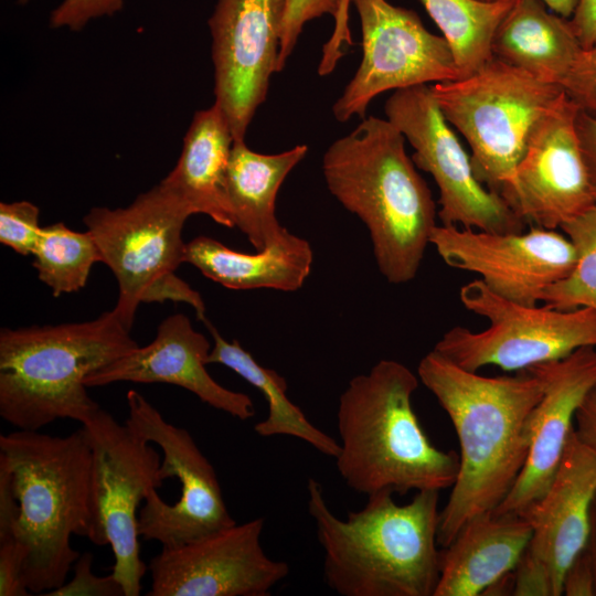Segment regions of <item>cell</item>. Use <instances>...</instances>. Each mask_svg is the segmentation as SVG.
Here are the masks:
<instances>
[{"label":"cell","instance_id":"27","mask_svg":"<svg viewBox=\"0 0 596 596\" xmlns=\"http://www.w3.org/2000/svg\"><path fill=\"white\" fill-rule=\"evenodd\" d=\"M448 42L461 77L493 56L494 32L514 0H421Z\"/></svg>","mask_w":596,"mask_h":596},{"label":"cell","instance_id":"41","mask_svg":"<svg viewBox=\"0 0 596 596\" xmlns=\"http://www.w3.org/2000/svg\"><path fill=\"white\" fill-rule=\"evenodd\" d=\"M570 21L583 49L596 45V0H578Z\"/></svg>","mask_w":596,"mask_h":596},{"label":"cell","instance_id":"10","mask_svg":"<svg viewBox=\"0 0 596 596\" xmlns=\"http://www.w3.org/2000/svg\"><path fill=\"white\" fill-rule=\"evenodd\" d=\"M82 426L93 454L89 541L110 545L111 574L125 596H138L147 566L140 557L137 510L151 489L162 486V459L128 424L118 423L102 407Z\"/></svg>","mask_w":596,"mask_h":596},{"label":"cell","instance_id":"35","mask_svg":"<svg viewBox=\"0 0 596 596\" xmlns=\"http://www.w3.org/2000/svg\"><path fill=\"white\" fill-rule=\"evenodd\" d=\"M513 578L514 596H555L547 570L526 549L513 571Z\"/></svg>","mask_w":596,"mask_h":596},{"label":"cell","instance_id":"39","mask_svg":"<svg viewBox=\"0 0 596 596\" xmlns=\"http://www.w3.org/2000/svg\"><path fill=\"white\" fill-rule=\"evenodd\" d=\"M576 126L584 161L596 193V117L579 109Z\"/></svg>","mask_w":596,"mask_h":596},{"label":"cell","instance_id":"42","mask_svg":"<svg viewBox=\"0 0 596 596\" xmlns=\"http://www.w3.org/2000/svg\"><path fill=\"white\" fill-rule=\"evenodd\" d=\"M585 549L589 555L594 576H595V596H596V492L592 501L589 511V526Z\"/></svg>","mask_w":596,"mask_h":596},{"label":"cell","instance_id":"23","mask_svg":"<svg viewBox=\"0 0 596 596\" xmlns=\"http://www.w3.org/2000/svg\"><path fill=\"white\" fill-rule=\"evenodd\" d=\"M313 260L309 242L285 230L262 251L248 254L198 236L185 244L184 263L206 278L234 290L268 288L296 291L308 278Z\"/></svg>","mask_w":596,"mask_h":596},{"label":"cell","instance_id":"14","mask_svg":"<svg viewBox=\"0 0 596 596\" xmlns=\"http://www.w3.org/2000/svg\"><path fill=\"white\" fill-rule=\"evenodd\" d=\"M579 107L563 92L532 126L501 195L525 223L561 228L596 205L577 134Z\"/></svg>","mask_w":596,"mask_h":596},{"label":"cell","instance_id":"6","mask_svg":"<svg viewBox=\"0 0 596 596\" xmlns=\"http://www.w3.org/2000/svg\"><path fill=\"white\" fill-rule=\"evenodd\" d=\"M138 345L114 310L84 322L0 330V416L18 429L81 424L99 408L85 377Z\"/></svg>","mask_w":596,"mask_h":596},{"label":"cell","instance_id":"37","mask_svg":"<svg viewBox=\"0 0 596 596\" xmlns=\"http://www.w3.org/2000/svg\"><path fill=\"white\" fill-rule=\"evenodd\" d=\"M352 0H342L338 15L334 18V28L331 38L322 47V55L318 65V73L321 76L330 74L343 57L345 50L352 44V36L349 28V8Z\"/></svg>","mask_w":596,"mask_h":596},{"label":"cell","instance_id":"19","mask_svg":"<svg viewBox=\"0 0 596 596\" xmlns=\"http://www.w3.org/2000/svg\"><path fill=\"white\" fill-rule=\"evenodd\" d=\"M211 344L183 313L167 317L155 339L137 347L85 377L87 387L116 382L167 383L182 387L203 403L238 419L255 415L254 403L242 392L217 383L207 372Z\"/></svg>","mask_w":596,"mask_h":596},{"label":"cell","instance_id":"4","mask_svg":"<svg viewBox=\"0 0 596 596\" xmlns=\"http://www.w3.org/2000/svg\"><path fill=\"white\" fill-rule=\"evenodd\" d=\"M92 467L83 426L63 437L26 429L0 435V473L17 501L10 533L0 540L18 543L31 593L45 595L63 585L81 555L71 536L92 535Z\"/></svg>","mask_w":596,"mask_h":596},{"label":"cell","instance_id":"26","mask_svg":"<svg viewBox=\"0 0 596 596\" xmlns=\"http://www.w3.org/2000/svg\"><path fill=\"white\" fill-rule=\"evenodd\" d=\"M204 323L213 338L209 364L217 363L231 369L256 387L267 401L268 414L264 421L255 424L256 434L262 437L291 436L336 458L340 449L339 441L316 427L290 401L286 380L275 370L260 365L237 340H225L207 319Z\"/></svg>","mask_w":596,"mask_h":596},{"label":"cell","instance_id":"33","mask_svg":"<svg viewBox=\"0 0 596 596\" xmlns=\"http://www.w3.org/2000/svg\"><path fill=\"white\" fill-rule=\"evenodd\" d=\"M29 1L17 0L19 4H26ZM123 6L124 0H62L52 10L49 24L52 29L81 31L92 20L117 13Z\"/></svg>","mask_w":596,"mask_h":596},{"label":"cell","instance_id":"29","mask_svg":"<svg viewBox=\"0 0 596 596\" xmlns=\"http://www.w3.org/2000/svg\"><path fill=\"white\" fill-rule=\"evenodd\" d=\"M561 230L574 245L576 260L564 278L544 289L540 301L556 309L596 310V205Z\"/></svg>","mask_w":596,"mask_h":596},{"label":"cell","instance_id":"1","mask_svg":"<svg viewBox=\"0 0 596 596\" xmlns=\"http://www.w3.org/2000/svg\"><path fill=\"white\" fill-rule=\"evenodd\" d=\"M417 375L459 440L458 473L439 512L437 543L444 547L468 520L496 510L509 494L529 455L543 386L529 370L485 376L434 349L419 361Z\"/></svg>","mask_w":596,"mask_h":596},{"label":"cell","instance_id":"43","mask_svg":"<svg viewBox=\"0 0 596 596\" xmlns=\"http://www.w3.org/2000/svg\"><path fill=\"white\" fill-rule=\"evenodd\" d=\"M554 13L571 19L578 0H541Z\"/></svg>","mask_w":596,"mask_h":596},{"label":"cell","instance_id":"34","mask_svg":"<svg viewBox=\"0 0 596 596\" xmlns=\"http://www.w3.org/2000/svg\"><path fill=\"white\" fill-rule=\"evenodd\" d=\"M562 88L579 109L596 117V45L582 50Z\"/></svg>","mask_w":596,"mask_h":596},{"label":"cell","instance_id":"3","mask_svg":"<svg viewBox=\"0 0 596 596\" xmlns=\"http://www.w3.org/2000/svg\"><path fill=\"white\" fill-rule=\"evenodd\" d=\"M322 172L330 193L366 226L381 275L395 285L413 280L438 212L403 134L389 119L364 117L329 146Z\"/></svg>","mask_w":596,"mask_h":596},{"label":"cell","instance_id":"17","mask_svg":"<svg viewBox=\"0 0 596 596\" xmlns=\"http://www.w3.org/2000/svg\"><path fill=\"white\" fill-rule=\"evenodd\" d=\"M264 518L234 524L203 539L162 547L149 563L148 596H267L289 575L270 558L260 538Z\"/></svg>","mask_w":596,"mask_h":596},{"label":"cell","instance_id":"8","mask_svg":"<svg viewBox=\"0 0 596 596\" xmlns=\"http://www.w3.org/2000/svg\"><path fill=\"white\" fill-rule=\"evenodd\" d=\"M430 91L446 120L468 141L476 177L500 195L513 183L532 126L564 92L494 57Z\"/></svg>","mask_w":596,"mask_h":596},{"label":"cell","instance_id":"44","mask_svg":"<svg viewBox=\"0 0 596 596\" xmlns=\"http://www.w3.org/2000/svg\"><path fill=\"white\" fill-rule=\"evenodd\" d=\"M482 1H497V0H482Z\"/></svg>","mask_w":596,"mask_h":596},{"label":"cell","instance_id":"30","mask_svg":"<svg viewBox=\"0 0 596 596\" xmlns=\"http://www.w3.org/2000/svg\"><path fill=\"white\" fill-rule=\"evenodd\" d=\"M40 210L29 201L0 203V242L22 256L32 255L40 236Z\"/></svg>","mask_w":596,"mask_h":596},{"label":"cell","instance_id":"21","mask_svg":"<svg viewBox=\"0 0 596 596\" xmlns=\"http://www.w3.org/2000/svg\"><path fill=\"white\" fill-rule=\"evenodd\" d=\"M532 535L520 514L494 511L468 520L439 550V579L434 596H479L514 571Z\"/></svg>","mask_w":596,"mask_h":596},{"label":"cell","instance_id":"38","mask_svg":"<svg viewBox=\"0 0 596 596\" xmlns=\"http://www.w3.org/2000/svg\"><path fill=\"white\" fill-rule=\"evenodd\" d=\"M562 595L595 596L594 571L585 547L574 557L564 573Z\"/></svg>","mask_w":596,"mask_h":596},{"label":"cell","instance_id":"25","mask_svg":"<svg viewBox=\"0 0 596 596\" xmlns=\"http://www.w3.org/2000/svg\"><path fill=\"white\" fill-rule=\"evenodd\" d=\"M308 146L266 155L234 140L226 171V191L234 227L256 251H262L286 228L275 214L277 193L290 171L306 157Z\"/></svg>","mask_w":596,"mask_h":596},{"label":"cell","instance_id":"9","mask_svg":"<svg viewBox=\"0 0 596 596\" xmlns=\"http://www.w3.org/2000/svg\"><path fill=\"white\" fill-rule=\"evenodd\" d=\"M459 299L489 326L477 332L453 327L434 350L466 370L496 365L519 372L582 348H596L595 309L521 305L494 294L479 278L460 288Z\"/></svg>","mask_w":596,"mask_h":596},{"label":"cell","instance_id":"7","mask_svg":"<svg viewBox=\"0 0 596 596\" xmlns=\"http://www.w3.org/2000/svg\"><path fill=\"white\" fill-rule=\"evenodd\" d=\"M192 213L160 183L126 207H93L83 223L95 240L102 263L118 284L114 311L131 329L145 302H185L204 321L202 296L175 275L184 263L182 231Z\"/></svg>","mask_w":596,"mask_h":596},{"label":"cell","instance_id":"18","mask_svg":"<svg viewBox=\"0 0 596 596\" xmlns=\"http://www.w3.org/2000/svg\"><path fill=\"white\" fill-rule=\"evenodd\" d=\"M526 370L541 379L543 395L535 408L526 461L496 513L521 515L549 488L574 429L576 412L596 385V348H582Z\"/></svg>","mask_w":596,"mask_h":596},{"label":"cell","instance_id":"32","mask_svg":"<svg viewBox=\"0 0 596 596\" xmlns=\"http://www.w3.org/2000/svg\"><path fill=\"white\" fill-rule=\"evenodd\" d=\"M94 556L89 552L81 554L73 565L71 581L46 593V596H125L121 584L113 574L97 576L93 573Z\"/></svg>","mask_w":596,"mask_h":596},{"label":"cell","instance_id":"11","mask_svg":"<svg viewBox=\"0 0 596 596\" xmlns=\"http://www.w3.org/2000/svg\"><path fill=\"white\" fill-rule=\"evenodd\" d=\"M386 118L414 148V164L428 172L439 191L441 225L491 233H520L525 222L475 174L471 158L444 117L430 85L394 91Z\"/></svg>","mask_w":596,"mask_h":596},{"label":"cell","instance_id":"15","mask_svg":"<svg viewBox=\"0 0 596 596\" xmlns=\"http://www.w3.org/2000/svg\"><path fill=\"white\" fill-rule=\"evenodd\" d=\"M286 0H217L207 20L215 102L244 140L277 72Z\"/></svg>","mask_w":596,"mask_h":596},{"label":"cell","instance_id":"28","mask_svg":"<svg viewBox=\"0 0 596 596\" xmlns=\"http://www.w3.org/2000/svg\"><path fill=\"white\" fill-rule=\"evenodd\" d=\"M32 256L39 279L54 297L84 288L93 265L102 263L92 234L73 231L62 222L41 227Z\"/></svg>","mask_w":596,"mask_h":596},{"label":"cell","instance_id":"22","mask_svg":"<svg viewBox=\"0 0 596 596\" xmlns=\"http://www.w3.org/2000/svg\"><path fill=\"white\" fill-rule=\"evenodd\" d=\"M234 138L222 109L213 104L194 114L174 168L160 182L193 214L233 228L226 171Z\"/></svg>","mask_w":596,"mask_h":596},{"label":"cell","instance_id":"31","mask_svg":"<svg viewBox=\"0 0 596 596\" xmlns=\"http://www.w3.org/2000/svg\"><path fill=\"white\" fill-rule=\"evenodd\" d=\"M341 4L342 0H286L277 72L285 67L305 24L326 14L336 18Z\"/></svg>","mask_w":596,"mask_h":596},{"label":"cell","instance_id":"12","mask_svg":"<svg viewBox=\"0 0 596 596\" xmlns=\"http://www.w3.org/2000/svg\"><path fill=\"white\" fill-rule=\"evenodd\" d=\"M125 421L148 443L163 454L159 469L166 480L175 477L181 493L172 504L151 489L138 512L139 536L157 541L162 547L190 543L227 529L236 522L223 498L214 467L198 447L191 434L164 419L149 401L135 390L126 395Z\"/></svg>","mask_w":596,"mask_h":596},{"label":"cell","instance_id":"24","mask_svg":"<svg viewBox=\"0 0 596 596\" xmlns=\"http://www.w3.org/2000/svg\"><path fill=\"white\" fill-rule=\"evenodd\" d=\"M583 47L570 19L541 0H514L492 38V56L562 86Z\"/></svg>","mask_w":596,"mask_h":596},{"label":"cell","instance_id":"40","mask_svg":"<svg viewBox=\"0 0 596 596\" xmlns=\"http://www.w3.org/2000/svg\"><path fill=\"white\" fill-rule=\"evenodd\" d=\"M574 432L596 454V385L587 393L575 415Z\"/></svg>","mask_w":596,"mask_h":596},{"label":"cell","instance_id":"13","mask_svg":"<svg viewBox=\"0 0 596 596\" xmlns=\"http://www.w3.org/2000/svg\"><path fill=\"white\" fill-rule=\"evenodd\" d=\"M361 22L363 55L332 107L338 121L365 117L374 97L386 92L460 78L444 36L430 33L415 11L387 0H352Z\"/></svg>","mask_w":596,"mask_h":596},{"label":"cell","instance_id":"5","mask_svg":"<svg viewBox=\"0 0 596 596\" xmlns=\"http://www.w3.org/2000/svg\"><path fill=\"white\" fill-rule=\"evenodd\" d=\"M418 375L380 360L352 377L339 397L337 469L352 490L372 496L451 488L459 456L435 447L414 412Z\"/></svg>","mask_w":596,"mask_h":596},{"label":"cell","instance_id":"20","mask_svg":"<svg viewBox=\"0 0 596 596\" xmlns=\"http://www.w3.org/2000/svg\"><path fill=\"white\" fill-rule=\"evenodd\" d=\"M596 492V454L572 430L558 468L544 494L521 515L532 526L526 551L547 570L555 596L564 573L585 547Z\"/></svg>","mask_w":596,"mask_h":596},{"label":"cell","instance_id":"16","mask_svg":"<svg viewBox=\"0 0 596 596\" xmlns=\"http://www.w3.org/2000/svg\"><path fill=\"white\" fill-rule=\"evenodd\" d=\"M430 244L446 265L477 274L494 294L525 306L538 305L544 289L564 278L576 260L565 234L536 226L501 234L437 225Z\"/></svg>","mask_w":596,"mask_h":596},{"label":"cell","instance_id":"36","mask_svg":"<svg viewBox=\"0 0 596 596\" xmlns=\"http://www.w3.org/2000/svg\"><path fill=\"white\" fill-rule=\"evenodd\" d=\"M23 554L13 538L0 540V596L32 594L23 581Z\"/></svg>","mask_w":596,"mask_h":596},{"label":"cell","instance_id":"2","mask_svg":"<svg viewBox=\"0 0 596 596\" xmlns=\"http://www.w3.org/2000/svg\"><path fill=\"white\" fill-rule=\"evenodd\" d=\"M308 512L323 551L327 585L342 596H434L439 579L438 490L416 491L403 505L393 493L339 519L322 486L307 482Z\"/></svg>","mask_w":596,"mask_h":596}]
</instances>
